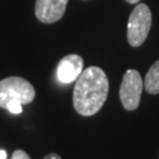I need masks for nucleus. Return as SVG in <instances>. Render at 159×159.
<instances>
[{"label":"nucleus","instance_id":"9d476101","mask_svg":"<svg viewBox=\"0 0 159 159\" xmlns=\"http://www.w3.org/2000/svg\"><path fill=\"white\" fill-rule=\"evenodd\" d=\"M44 159H61V157L57 153H50V154H47Z\"/></svg>","mask_w":159,"mask_h":159},{"label":"nucleus","instance_id":"9b49d317","mask_svg":"<svg viewBox=\"0 0 159 159\" xmlns=\"http://www.w3.org/2000/svg\"><path fill=\"white\" fill-rule=\"evenodd\" d=\"M7 158V153L5 150H0V159H6Z\"/></svg>","mask_w":159,"mask_h":159},{"label":"nucleus","instance_id":"f03ea898","mask_svg":"<svg viewBox=\"0 0 159 159\" xmlns=\"http://www.w3.org/2000/svg\"><path fill=\"white\" fill-rule=\"evenodd\" d=\"M35 98V90L29 80L21 77H8L0 80V107L5 108L12 102L26 105Z\"/></svg>","mask_w":159,"mask_h":159},{"label":"nucleus","instance_id":"6e6552de","mask_svg":"<svg viewBox=\"0 0 159 159\" xmlns=\"http://www.w3.org/2000/svg\"><path fill=\"white\" fill-rule=\"evenodd\" d=\"M6 110L10 111V112L13 114H19L23 112V105L19 104V102H12L10 105H7Z\"/></svg>","mask_w":159,"mask_h":159},{"label":"nucleus","instance_id":"423d86ee","mask_svg":"<svg viewBox=\"0 0 159 159\" xmlns=\"http://www.w3.org/2000/svg\"><path fill=\"white\" fill-rule=\"evenodd\" d=\"M84 71V60L78 54H68L58 64V79L64 84L77 81L81 72Z\"/></svg>","mask_w":159,"mask_h":159},{"label":"nucleus","instance_id":"f8f14e48","mask_svg":"<svg viewBox=\"0 0 159 159\" xmlns=\"http://www.w3.org/2000/svg\"><path fill=\"white\" fill-rule=\"evenodd\" d=\"M126 1H127L129 4H138L140 0H126Z\"/></svg>","mask_w":159,"mask_h":159},{"label":"nucleus","instance_id":"f257e3e1","mask_svg":"<svg viewBox=\"0 0 159 159\" xmlns=\"http://www.w3.org/2000/svg\"><path fill=\"white\" fill-rule=\"evenodd\" d=\"M108 79L106 73L98 66L84 70L73 90V106L84 117L94 116L102 110L108 96Z\"/></svg>","mask_w":159,"mask_h":159},{"label":"nucleus","instance_id":"39448f33","mask_svg":"<svg viewBox=\"0 0 159 159\" xmlns=\"http://www.w3.org/2000/svg\"><path fill=\"white\" fill-rule=\"evenodd\" d=\"M68 0H37L35 17L43 24H52L60 20L65 14Z\"/></svg>","mask_w":159,"mask_h":159},{"label":"nucleus","instance_id":"1a4fd4ad","mask_svg":"<svg viewBox=\"0 0 159 159\" xmlns=\"http://www.w3.org/2000/svg\"><path fill=\"white\" fill-rule=\"evenodd\" d=\"M11 159H31V157L24 150H16L12 154Z\"/></svg>","mask_w":159,"mask_h":159},{"label":"nucleus","instance_id":"0eeeda50","mask_svg":"<svg viewBox=\"0 0 159 159\" xmlns=\"http://www.w3.org/2000/svg\"><path fill=\"white\" fill-rule=\"evenodd\" d=\"M144 89L150 94L159 93V60L150 67L144 80Z\"/></svg>","mask_w":159,"mask_h":159},{"label":"nucleus","instance_id":"7ed1b4c3","mask_svg":"<svg viewBox=\"0 0 159 159\" xmlns=\"http://www.w3.org/2000/svg\"><path fill=\"white\" fill-rule=\"evenodd\" d=\"M152 25V14L148 5L137 4L127 21V40L132 47L144 44Z\"/></svg>","mask_w":159,"mask_h":159},{"label":"nucleus","instance_id":"20e7f679","mask_svg":"<svg viewBox=\"0 0 159 159\" xmlns=\"http://www.w3.org/2000/svg\"><path fill=\"white\" fill-rule=\"evenodd\" d=\"M144 83L137 70H127L119 89L121 104L126 111H134L139 106Z\"/></svg>","mask_w":159,"mask_h":159}]
</instances>
